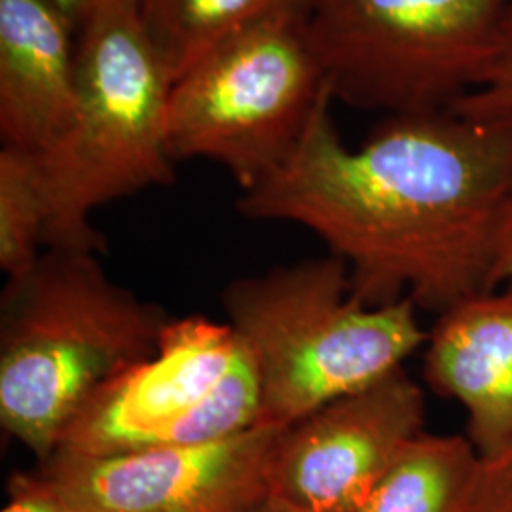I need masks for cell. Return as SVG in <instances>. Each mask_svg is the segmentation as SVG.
Masks as SVG:
<instances>
[{
  "mask_svg": "<svg viewBox=\"0 0 512 512\" xmlns=\"http://www.w3.org/2000/svg\"><path fill=\"white\" fill-rule=\"evenodd\" d=\"M253 512H291L285 511V509H281V507H277V505H272V503H262L258 509H255Z\"/></svg>",
  "mask_w": 512,
  "mask_h": 512,
  "instance_id": "20",
  "label": "cell"
},
{
  "mask_svg": "<svg viewBox=\"0 0 512 512\" xmlns=\"http://www.w3.org/2000/svg\"><path fill=\"white\" fill-rule=\"evenodd\" d=\"M2 512H73L50 476L40 467L31 473H14L6 482Z\"/></svg>",
  "mask_w": 512,
  "mask_h": 512,
  "instance_id": "16",
  "label": "cell"
},
{
  "mask_svg": "<svg viewBox=\"0 0 512 512\" xmlns=\"http://www.w3.org/2000/svg\"><path fill=\"white\" fill-rule=\"evenodd\" d=\"M425 380L467 414L482 461L512 442V281L439 313L425 342Z\"/></svg>",
  "mask_w": 512,
  "mask_h": 512,
  "instance_id": "10",
  "label": "cell"
},
{
  "mask_svg": "<svg viewBox=\"0 0 512 512\" xmlns=\"http://www.w3.org/2000/svg\"><path fill=\"white\" fill-rule=\"evenodd\" d=\"M482 458L461 435L412 440L357 512H469Z\"/></svg>",
  "mask_w": 512,
  "mask_h": 512,
  "instance_id": "12",
  "label": "cell"
},
{
  "mask_svg": "<svg viewBox=\"0 0 512 512\" xmlns=\"http://www.w3.org/2000/svg\"><path fill=\"white\" fill-rule=\"evenodd\" d=\"M469 512H512V442L495 458L482 461Z\"/></svg>",
  "mask_w": 512,
  "mask_h": 512,
  "instance_id": "17",
  "label": "cell"
},
{
  "mask_svg": "<svg viewBox=\"0 0 512 512\" xmlns=\"http://www.w3.org/2000/svg\"><path fill=\"white\" fill-rule=\"evenodd\" d=\"M450 109L512 128V0L475 88Z\"/></svg>",
  "mask_w": 512,
  "mask_h": 512,
  "instance_id": "15",
  "label": "cell"
},
{
  "mask_svg": "<svg viewBox=\"0 0 512 512\" xmlns=\"http://www.w3.org/2000/svg\"><path fill=\"white\" fill-rule=\"evenodd\" d=\"M283 429L258 423L232 439L114 456L54 454L40 463L73 512H253Z\"/></svg>",
  "mask_w": 512,
  "mask_h": 512,
  "instance_id": "8",
  "label": "cell"
},
{
  "mask_svg": "<svg viewBox=\"0 0 512 512\" xmlns=\"http://www.w3.org/2000/svg\"><path fill=\"white\" fill-rule=\"evenodd\" d=\"M509 281H512V192L497 224L488 287L492 289Z\"/></svg>",
  "mask_w": 512,
  "mask_h": 512,
  "instance_id": "18",
  "label": "cell"
},
{
  "mask_svg": "<svg viewBox=\"0 0 512 512\" xmlns=\"http://www.w3.org/2000/svg\"><path fill=\"white\" fill-rule=\"evenodd\" d=\"M329 93L308 37V4L279 10L171 84V158L211 160L249 192L293 156Z\"/></svg>",
  "mask_w": 512,
  "mask_h": 512,
  "instance_id": "5",
  "label": "cell"
},
{
  "mask_svg": "<svg viewBox=\"0 0 512 512\" xmlns=\"http://www.w3.org/2000/svg\"><path fill=\"white\" fill-rule=\"evenodd\" d=\"M222 304L258 370L260 423L275 429L378 382L427 342L410 298L361 304L334 255L236 279Z\"/></svg>",
  "mask_w": 512,
  "mask_h": 512,
  "instance_id": "4",
  "label": "cell"
},
{
  "mask_svg": "<svg viewBox=\"0 0 512 512\" xmlns=\"http://www.w3.org/2000/svg\"><path fill=\"white\" fill-rule=\"evenodd\" d=\"M511 0H310L308 37L330 95L418 114L475 88Z\"/></svg>",
  "mask_w": 512,
  "mask_h": 512,
  "instance_id": "6",
  "label": "cell"
},
{
  "mask_svg": "<svg viewBox=\"0 0 512 512\" xmlns=\"http://www.w3.org/2000/svg\"><path fill=\"white\" fill-rule=\"evenodd\" d=\"M169 321L112 281L97 253L48 249L2 293V429L48 461L93 395L158 351Z\"/></svg>",
  "mask_w": 512,
  "mask_h": 512,
  "instance_id": "2",
  "label": "cell"
},
{
  "mask_svg": "<svg viewBox=\"0 0 512 512\" xmlns=\"http://www.w3.org/2000/svg\"><path fill=\"white\" fill-rule=\"evenodd\" d=\"M238 349L228 323L198 315L171 319L158 351L103 385L55 454L99 458L179 446L184 423L219 385Z\"/></svg>",
  "mask_w": 512,
  "mask_h": 512,
  "instance_id": "9",
  "label": "cell"
},
{
  "mask_svg": "<svg viewBox=\"0 0 512 512\" xmlns=\"http://www.w3.org/2000/svg\"><path fill=\"white\" fill-rule=\"evenodd\" d=\"M332 101L323 97L293 156L241 194L239 213L323 239L365 306L410 298L442 313L490 289L512 192V128L452 109L395 114L349 148Z\"/></svg>",
  "mask_w": 512,
  "mask_h": 512,
  "instance_id": "1",
  "label": "cell"
},
{
  "mask_svg": "<svg viewBox=\"0 0 512 512\" xmlns=\"http://www.w3.org/2000/svg\"><path fill=\"white\" fill-rule=\"evenodd\" d=\"M103 2L107 0H52L55 8L69 19L76 29Z\"/></svg>",
  "mask_w": 512,
  "mask_h": 512,
  "instance_id": "19",
  "label": "cell"
},
{
  "mask_svg": "<svg viewBox=\"0 0 512 512\" xmlns=\"http://www.w3.org/2000/svg\"><path fill=\"white\" fill-rule=\"evenodd\" d=\"M423 423V391L401 366L283 429L266 501L291 512H357Z\"/></svg>",
  "mask_w": 512,
  "mask_h": 512,
  "instance_id": "7",
  "label": "cell"
},
{
  "mask_svg": "<svg viewBox=\"0 0 512 512\" xmlns=\"http://www.w3.org/2000/svg\"><path fill=\"white\" fill-rule=\"evenodd\" d=\"M46 198L33 154L0 150V268L6 277L27 272L38 258L46 232Z\"/></svg>",
  "mask_w": 512,
  "mask_h": 512,
  "instance_id": "14",
  "label": "cell"
},
{
  "mask_svg": "<svg viewBox=\"0 0 512 512\" xmlns=\"http://www.w3.org/2000/svg\"><path fill=\"white\" fill-rule=\"evenodd\" d=\"M310 0H137L139 18L171 84L224 40Z\"/></svg>",
  "mask_w": 512,
  "mask_h": 512,
  "instance_id": "13",
  "label": "cell"
},
{
  "mask_svg": "<svg viewBox=\"0 0 512 512\" xmlns=\"http://www.w3.org/2000/svg\"><path fill=\"white\" fill-rule=\"evenodd\" d=\"M74 31L52 0H0L2 147L38 156L67 133L78 90Z\"/></svg>",
  "mask_w": 512,
  "mask_h": 512,
  "instance_id": "11",
  "label": "cell"
},
{
  "mask_svg": "<svg viewBox=\"0 0 512 512\" xmlns=\"http://www.w3.org/2000/svg\"><path fill=\"white\" fill-rule=\"evenodd\" d=\"M73 122L38 154L48 249L103 253L95 209L175 181L167 145L171 78L148 40L137 0H107L78 25Z\"/></svg>",
  "mask_w": 512,
  "mask_h": 512,
  "instance_id": "3",
  "label": "cell"
}]
</instances>
